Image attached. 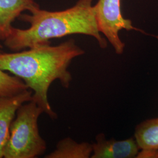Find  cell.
<instances>
[{
  "label": "cell",
  "mask_w": 158,
  "mask_h": 158,
  "mask_svg": "<svg viewBox=\"0 0 158 158\" xmlns=\"http://www.w3.org/2000/svg\"><path fill=\"white\" fill-rule=\"evenodd\" d=\"M92 3L93 0H78L73 6L60 11H46L38 6L29 15H21V19L29 23L30 27L25 29L12 27L5 45L18 52L51 43L52 39L82 34L94 38L100 47L105 49L107 41L98 30Z\"/></svg>",
  "instance_id": "7a4b0ae2"
},
{
  "label": "cell",
  "mask_w": 158,
  "mask_h": 158,
  "mask_svg": "<svg viewBox=\"0 0 158 158\" xmlns=\"http://www.w3.org/2000/svg\"><path fill=\"white\" fill-rule=\"evenodd\" d=\"M34 0H0V40H5L11 33L12 23L24 11L38 6Z\"/></svg>",
  "instance_id": "52a82bcc"
},
{
  "label": "cell",
  "mask_w": 158,
  "mask_h": 158,
  "mask_svg": "<svg viewBox=\"0 0 158 158\" xmlns=\"http://www.w3.org/2000/svg\"><path fill=\"white\" fill-rule=\"evenodd\" d=\"M32 94V91L28 89L15 96H0V158H4L12 123L18 108L23 103L31 101Z\"/></svg>",
  "instance_id": "8992f818"
},
{
  "label": "cell",
  "mask_w": 158,
  "mask_h": 158,
  "mask_svg": "<svg viewBox=\"0 0 158 158\" xmlns=\"http://www.w3.org/2000/svg\"><path fill=\"white\" fill-rule=\"evenodd\" d=\"M44 110L31 100L18 108L4 151L5 158H34L44 154L46 141L40 135L38 121Z\"/></svg>",
  "instance_id": "3957f363"
},
{
  "label": "cell",
  "mask_w": 158,
  "mask_h": 158,
  "mask_svg": "<svg viewBox=\"0 0 158 158\" xmlns=\"http://www.w3.org/2000/svg\"><path fill=\"white\" fill-rule=\"evenodd\" d=\"M136 158H158V149H141Z\"/></svg>",
  "instance_id": "8fae6325"
},
{
  "label": "cell",
  "mask_w": 158,
  "mask_h": 158,
  "mask_svg": "<svg viewBox=\"0 0 158 158\" xmlns=\"http://www.w3.org/2000/svg\"><path fill=\"white\" fill-rule=\"evenodd\" d=\"M2 45H0V53H1V52H2V51H1V50H2Z\"/></svg>",
  "instance_id": "7c38bea8"
},
{
  "label": "cell",
  "mask_w": 158,
  "mask_h": 158,
  "mask_svg": "<svg viewBox=\"0 0 158 158\" xmlns=\"http://www.w3.org/2000/svg\"><path fill=\"white\" fill-rule=\"evenodd\" d=\"M93 153V145L87 142L78 143L68 137L57 144L56 149L46 158H89Z\"/></svg>",
  "instance_id": "ba28073f"
},
{
  "label": "cell",
  "mask_w": 158,
  "mask_h": 158,
  "mask_svg": "<svg viewBox=\"0 0 158 158\" xmlns=\"http://www.w3.org/2000/svg\"><path fill=\"white\" fill-rule=\"evenodd\" d=\"M134 137L141 149H158V117L137 125Z\"/></svg>",
  "instance_id": "9c48e42d"
},
{
  "label": "cell",
  "mask_w": 158,
  "mask_h": 158,
  "mask_svg": "<svg viewBox=\"0 0 158 158\" xmlns=\"http://www.w3.org/2000/svg\"><path fill=\"white\" fill-rule=\"evenodd\" d=\"M85 53L73 40L56 46L45 44L21 52H1L0 69L21 79L33 91L32 100L51 118L56 119L48 100L49 89L56 80L69 88L72 81L69 66L74 58Z\"/></svg>",
  "instance_id": "6da1fadb"
},
{
  "label": "cell",
  "mask_w": 158,
  "mask_h": 158,
  "mask_svg": "<svg viewBox=\"0 0 158 158\" xmlns=\"http://www.w3.org/2000/svg\"><path fill=\"white\" fill-rule=\"evenodd\" d=\"M28 89L27 85L20 78L11 76L0 69V96H15Z\"/></svg>",
  "instance_id": "30bf717a"
},
{
  "label": "cell",
  "mask_w": 158,
  "mask_h": 158,
  "mask_svg": "<svg viewBox=\"0 0 158 158\" xmlns=\"http://www.w3.org/2000/svg\"><path fill=\"white\" fill-rule=\"evenodd\" d=\"M92 145L91 158H136L140 151L134 136L121 141L114 138L107 140L105 135L100 133Z\"/></svg>",
  "instance_id": "5b68a950"
},
{
  "label": "cell",
  "mask_w": 158,
  "mask_h": 158,
  "mask_svg": "<svg viewBox=\"0 0 158 158\" xmlns=\"http://www.w3.org/2000/svg\"><path fill=\"white\" fill-rule=\"evenodd\" d=\"M94 7L98 30L108 40L117 54L122 55L124 51L125 44L119 36L121 30H134L148 35L134 27L131 20L123 17L121 0H98Z\"/></svg>",
  "instance_id": "277c9868"
}]
</instances>
